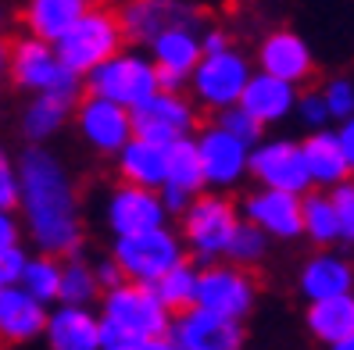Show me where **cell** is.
Segmentation results:
<instances>
[{
    "label": "cell",
    "instance_id": "obj_30",
    "mask_svg": "<svg viewBox=\"0 0 354 350\" xmlns=\"http://www.w3.org/2000/svg\"><path fill=\"white\" fill-rule=\"evenodd\" d=\"M165 186H176L190 197L204 193V172H201V157L190 139H179L172 147H165Z\"/></svg>",
    "mask_w": 354,
    "mask_h": 350
},
{
    "label": "cell",
    "instance_id": "obj_48",
    "mask_svg": "<svg viewBox=\"0 0 354 350\" xmlns=\"http://www.w3.org/2000/svg\"><path fill=\"white\" fill-rule=\"evenodd\" d=\"M8 72V43H4V36H0V75Z\"/></svg>",
    "mask_w": 354,
    "mask_h": 350
},
{
    "label": "cell",
    "instance_id": "obj_25",
    "mask_svg": "<svg viewBox=\"0 0 354 350\" xmlns=\"http://www.w3.org/2000/svg\"><path fill=\"white\" fill-rule=\"evenodd\" d=\"M86 8H90L86 0H32V4H26V11H22V22H26L32 39L54 47L57 39L82 18Z\"/></svg>",
    "mask_w": 354,
    "mask_h": 350
},
{
    "label": "cell",
    "instance_id": "obj_39",
    "mask_svg": "<svg viewBox=\"0 0 354 350\" xmlns=\"http://www.w3.org/2000/svg\"><path fill=\"white\" fill-rule=\"evenodd\" d=\"M294 115L301 118V126H308V133H322L329 126V111L322 104V93H301Z\"/></svg>",
    "mask_w": 354,
    "mask_h": 350
},
{
    "label": "cell",
    "instance_id": "obj_3",
    "mask_svg": "<svg viewBox=\"0 0 354 350\" xmlns=\"http://www.w3.org/2000/svg\"><path fill=\"white\" fill-rule=\"evenodd\" d=\"M179 222H183L179 240L186 254L207 269V264H218L225 257V246L240 225V211L225 193H201L190 200V208Z\"/></svg>",
    "mask_w": 354,
    "mask_h": 350
},
{
    "label": "cell",
    "instance_id": "obj_37",
    "mask_svg": "<svg viewBox=\"0 0 354 350\" xmlns=\"http://www.w3.org/2000/svg\"><path fill=\"white\" fill-rule=\"evenodd\" d=\"M18 197H22V186H18V164L11 161V154L0 147V211H18Z\"/></svg>",
    "mask_w": 354,
    "mask_h": 350
},
{
    "label": "cell",
    "instance_id": "obj_10",
    "mask_svg": "<svg viewBox=\"0 0 354 350\" xmlns=\"http://www.w3.org/2000/svg\"><path fill=\"white\" fill-rule=\"evenodd\" d=\"M104 322H111L126 333L140 340H154V336H169L172 315L161 307L151 286H136V282H122L118 290L100 293V315Z\"/></svg>",
    "mask_w": 354,
    "mask_h": 350
},
{
    "label": "cell",
    "instance_id": "obj_2",
    "mask_svg": "<svg viewBox=\"0 0 354 350\" xmlns=\"http://www.w3.org/2000/svg\"><path fill=\"white\" fill-rule=\"evenodd\" d=\"M122 43H126V32L118 26V11L86 8L79 22L54 43V54L65 65V72H72L75 79H86L104 61L122 54Z\"/></svg>",
    "mask_w": 354,
    "mask_h": 350
},
{
    "label": "cell",
    "instance_id": "obj_26",
    "mask_svg": "<svg viewBox=\"0 0 354 350\" xmlns=\"http://www.w3.org/2000/svg\"><path fill=\"white\" fill-rule=\"evenodd\" d=\"M115 168H118L126 186L151 190V193H158L165 186V150L151 147V143L129 139L126 147L115 154Z\"/></svg>",
    "mask_w": 354,
    "mask_h": 350
},
{
    "label": "cell",
    "instance_id": "obj_8",
    "mask_svg": "<svg viewBox=\"0 0 354 350\" xmlns=\"http://www.w3.org/2000/svg\"><path fill=\"white\" fill-rule=\"evenodd\" d=\"M258 304V282L251 272L233 269V264H207V269H197V300L194 307L201 311L225 318V322H240L254 311Z\"/></svg>",
    "mask_w": 354,
    "mask_h": 350
},
{
    "label": "cell",
    "instance_id": "obj_36",
    "mask_svg": "<svg viewBox=\"0 0 354 350\" xmlns=\"http://www.w3.org/2000/svg\"><path fill=\"white\" fill-rule=\"evenodd\" d=\"M319 93H322V104H326V111H329V121H347V118H354V82H351L347 75L329 79Z\"/></svg>",
    "mask_w": 354,
    "mask_h": 350
},
{
    "label": "cell",
    "instance_id": "obj_27",
    "mask_svg": "<svg viewBox=\"0 0 354 350\" xmlns=\"http://www.w3.org/2000/svg\"><path fill=\"white\" fill-rule=\"evenodd\" d=\"M304 325L322 347H333L354 333V293L351 297H333L322 304L304 307Z\"/></svg>",
    "mask_w": 354,
    "mask_h": 350
},
{
    "label": "cell",
    "instance_id": "obj_16",
    "mask_svg": "<svg viewBox=\"0 0 354 350\" xmlns=\"http://www.w3.org/2000/svg\"><path fill=\"white\" fill-rule=\"evenodd\" d=\"M169 340L176 343V350H243L247 333L240 322H225L201 307H190L172 318Z\"/></svg>",
    "mask_w": 354,
    "mask_h": 350
},
{
    "label": "cell",
    "instance_id": "obj_31",
    "mask_svg": "<svg viewBox=\"0 0 354 350\" xmlns=\"http://www.w3.org/2000/svg\"><path fill=\"white\" fill-rule=\"evenodd\" d=\"M151 290H154V297L161 300V307H165L172 318L183 315V311H190L194 300H197V264H194V261L176 264V269H172L169 275H161Z\"/></svg>",
    "mask_w": 354,
    "mask_h": 350
},
{
    "label": "cell",
    "instance_id": "obj_35",
    "mask_svg": "<svg viewBox=\"0 0 354 350\" xmlns=\"http://www.w3.org/2000/svg\"><path fill=\"white\" fill-rule=\"evenodd\" d=\"M215 126H218L222 133H229L233 139H240L247 150H254L258 143L265 139V129H261L258 121H254L251 115H247L243 108H229V111H222V115L215 118Z\"/></svg>",
    "mask_w": 354,
    "mask_h": 350
},
{
    "label": "cell",
    "instance_id": "obj_12",
    "mask_svg": "<svg viewBox=\"0 0 354 350\" xmlns=\"http://www.w3.org/2000/svg\"><path fill=\"white\" fill-rule=\"evenodd\" d=\"M194 147H197V157H201L204 186L212 193L236 190L240 182L247 179V157H251V150H247L240 139H233L229 133H222L215 121L204 126L194 136Z\"/></svg>",
    "mask_w": 354,
    "mask_h": 350
},
{
    "label": "cell",
    "instance_id": "obj_17",
    "mask_svg": "<svg viewBox=\"0 0 354 350\" xmlns=\"http://www.w3.org/2000/svg\"><path fill=\"white\" fill-rule=\"evenodd\" d=\"M240 218L272 240H301V197L276 190H251L240 204Z\"/></svg>",
    "mask_w": 354,
    "mask_h": 350
},
{
    "label": "cell",
    "instance_id": "obj_45",
    "mask_svg": "<svg viewBox=\"0 0 354 350\" xmlns=\"http://www.w3.org/2000/svg\"><path fill=\"white\" fill-rule=\"evenodd\" d=\"M333 136H337V143H340V154H344L347 168H351V175H354V118L340 121V126L333 129Z\"/></svg>",
    "mask_w": 354,
    "mask_h": 350
},
{
    "label": "cell",
    "instance_id": "obj_23",
    "mask_svg": "<svg viewBox=\"0 0 354 350\" xmlns=\"http://www.w3.org/2000/svg\"><path fill=\"white\" fill-rule=\"evenodd\" d=\"M47 311L39 300H32L22 286H11V290H0V340L4 343H32L44 336L47 325Z\"/></svg>",
    "mask_w": 354,
    "mask_h": 350
},
{
    "label": "cell",
    "instance_id": "obj_46",
    "mask_svg": "<svg viewBox=\"0 0 354 350\" xmlns=\"http://www.w3.org/2000/svg\"><path fill=\"white\" fill-rule=\"evenodd\" d=\"M233 43H229V36L222 32V29H207V32H201V57H212V54H222V50H229Z\"/></svg>",
    "mask_w": 354,
    "mask_h": 350
},
{
    "label": "cell",
    "instance_id": "obj_21",
    "mask_svg": "<svg viewBox=\"0 0 354 350\" xmlns=\"http://www.w3.org/2000/svg\"><path fill=\"white\" fill-rule=\"evenodd\" d=\"M97 329H100V318L93 315V307L54 304L47 311L44 340H47V350H97Z\"/></svg>",
    "mask_w": 354,
    "mask_h": 350
},
{
    "label": "cell",
    "instance_id": "obj_42",
    "mask_svg": "<svg viewBox=\"0 0 354 350\" xmlns=\"http://www.w3.org/2000/svg\"><path fill=\"white\" fill-rule=\"evenodd\" d=\"M93 279H97V286H100V293H111V290H118V286L126 282V279H122V272H118V264H115L108 254L93 261Z\"/></svg>",
    "mask_w": 354,
    "mask_h": 350
},
{
    "label": "cell",
    "instance_id": "obj_47",
    "mask_svg": "<svg viewBox=\"0 0 354 350\" xmlns=\"http://www.w3.org/2000/svg\"><path fill=\"white\" fill-rule=\"evenodd\" d=\"M140 350H176V343L169 336H154V340H143Z\"/></svg>",
    "mask_w": 354,
    "mask_h": 350
},
{
    "label": "cell",
    "instance_id": "obj_1",
    "mask_svg": "<svg viewBox=\"0 0 354 350\" xmlns=\"http://www.w3.org/2000/svg\"><path fill=\"white\" fill-rule=\"evenodd\" d=\"M18 211L26 215L29 240L39 254L47 257H75L82 246V218H79V197L75 182L54 150L47 147H26L18 154Z\"/></svg>",
    "mask_w": 354,
    "mask_h": 350
},
{
    "label": "cell",
    "instance_id": "obj_14",
    "mask_svg": "<svg viewBox=\"0 0 354 350\" xmlns=\"http://www.w3.org/2000/svg\"><path fill=\"white\" fill-rule=\"evenodd\" d=\"M72 121H75L82 143H86L90 150H97V154H108V157H115L133 139L129 111L115 108V104H108V100H100V97H86V93H82L75 100Z\"/></svg>",
    "mask_w": 354,
    "mask_h": 350
},
{
    "label": "cell",
    "instance_id": "obj_24",
    "mask_svg": "<svg viewBox=\"0 0 354 350\" xmlns=\"http://www.w3.org/2000/svg\"><path fill=\"white\" fill-rule=\"evenodd\" d=\"M301 157H304V168H308V179H311V190H337L340 182L351 179V168L340 154V143L333 136V129H322V133H308L301 139Z\"/></svg>",
    "mask_w": 354,
    "mask_h": 350
},
{
    "label": "cell",
    "instance_id": "obj_44",
    "mask_svg": "<svg viewBox=\"0 0 354 350\" xmlns=\"http://www.w3.org/2000/svg\"><path fill=\"white\" fill-rule=\"evenodd\" d=\"M8 246H22V222L11 211H0V251Z\"/></svg>",
    "mask_w": 354,
    "mask_h": 350
},
{
    "label": "cell",
    "instance_id": "obj_50",
    "mask_svg": "<svg viewBox=\"0 0 354 350\" xmlns=\"http://www.w3.org/2000/svg\"><path fill=\"white\" fill-rule=\"evenodd\" d=\"M4 26H8V8H0V32H4Z\"/></svg>",
    "mask_w": 354,
    "mask_h": 350
},
{
    "label": "cell",
    "instance_id": "obj_32",
    "mask_svg": "<svg viewBox=\"0 0 354 350\" xmlns=\"http://www.w3.org/2000/svg\"><path fill=\"white\" fill-rule=\"evenodd\" d=\"M18 286H22V290L32 300H39L44 307L57 304V297H61V261L57 257H47V254H32L26 261Z\"/></svg>",
    "mask_w": 354,
    "mask_h": 350
},
{
    "label": "cell",
    "instance_id": "obj_49",
    "mask_svg": "<svg viewBox=\"0 0 354 350\" xmlns=\"http://www.w3.org/2000/svg\"><path fill=\"white\" fill-rule=\"evenodd\" d=\"M326 350H354V333H351L347 340H340V343H333V347H326Z\"/></svg>",
    "mask_w": 354,
    "mask_h": 350
},
{
    "label": "cell",
    "instance_id": "obj_4",
    "mask_svg": "<svg viewBox=\"0 0 354 350\" xmlns=\"http://www.w3.org/2000/svg\"><path fill=\"white\" fill-rule=\"evenodd\" d=\"M8 75L18 90L32 97H65V100L82 97V79L65 72L54 47L39 43L32 36H22L8 47Z\"/></svg>",
    "mask_w": 354,
    "mask_h": 350
},
{
    "label": "cell",
    "instance_id": "obj_34",
    "mask_svg": "<svg viewBox=\"0 0 354 350\" xmlns=\"http://www.w3.org/2000/svg\"><path fill=\"white\" fill-rule=\"evenodd\" d=\"M265 254H268V236L258 233L254 225H247L240 218L233 240H229V246H225V264H233V269H243L247 272V269H254V264H261Z\"/></svg>",
    "mask_w": 354,
    "mask_h": 350
},
{
    "label": "cell",
    "instance_id": "obj_18",
    "mask_svg": "<svg viewBox=\"0 0 354 350\" xmlns=\"http://www.w3.org/2000/svg\"><path fill=\"white\" fill-rule=\"evenodd\" d=\"M297 290L308 304L354 293V264L337 251H315L297 272Z\"/></svg>",
    "mask_w": 354,
    "mask_h": 350
},
{
    "label": "cell",
    "instance_id": "obj_29",
    "mask_svg": "<svg viewBox=\"0 0 354 350\" xmlns=\"http://www.w3.org/2000/svg\"><path fill=\"white\" fill-rule=\"evenodd\" d=\"M301 236H308L319 251H333V243H340V222L329 193L308 190L301 197Z\"/></svg>",
    "mask_w": 354,
    "mask_h": 350
},
{
    "label": "cell",
    "instance_id": "obj_22",
    "mask_svg": "<svg viewBox=\"0 0 354 350\" xmlns=\"http://www.w3.org/2000/svg\"><path fill=\"white\" fill-rule=\"evenodd\" d=\"M147 57H151V65L158 72H172V75L190 82L194 68L201 65V32L190 29V26L161 29L147 43Z\"/></svg>",
    "mask_w": 354,
    "mask_h": 350
},
{
    "label": "cell",
    "instance_id": "obj_13",
    "mask_svg": "<svg viewBox=\"0 0 354 350\" xmlns=\"http://www.w3.org/2000/svg\"><path fill=\"white\" fill-rule=\"evenodd\" d=\"M104 225H108V233L115 240H126V236L165 229V225H169V215H165L158 193L118 182V186L108 193V200H104Z\"/></svg>",
    "mask_w": 354,
    "mask_h": 350
},
{
    "label": "cell",
    "instance_id": "obj_43",
    "mask_svg": "<svg viewBox=\"0 0 354 350\" xmlns=\"http://www.w3.org/2000/svg\"><path fill=\"white\" fill-rule=\"evenodd\" d=\"M158 197H161V208H165V215H169V218H183L186 208H190V200H194L190 193H183L176 186H161Z\"/></svg>",
    "mask_w": 354,
    "mask_h": 350
},
{
    "label": "cell",
    "instance_id": "obj_20",
    "mask_svg": "<svg viewBox=\"0 0 354 350\" xmlns=\"http://www.w3.org/2000/svg\"><path fill=\"white\" fill-rule=\"evenodd\" d=\"M297 97H301L297 86H290V82H279V79H272V75L254 72L236 108H243V111L265 129V126H276V121H286L290 115H294Z\"/></svg>",
    "mask_w": 354,
    "mask_h": 350
},
{
    "label": "cell",
    "instance_id": "obj_19",
    "mask_svg": "<svg viewBox=\"0 0 354 350\" xmlns=\"http://www.w3.org/2000/svg\"><path fill=\"white\" fill-rule=\"evenodd\" d=\"M118 26L126 39L136 43H151V39L169 29V26H190L197 29V11L186 4H172V0H133L118 11Z\"/></svg>",
    "mask_w": 354,
    "mask_h": 350
},
{
    "label": "cell",
    "instance_id": "obj_28",
    "mask_svg": "<svg viewBox=\"0 0 354 350\" xmlns=\"http://www.w3.org/2000/svg\"><path fill=\"white\" fill-rule=\"evenodd\" d=\"M75 111V100L65 97H32L22 111V136L29 139V147H44L50 136H57L68 126V118Z\"/></svg>",
    "mask_w": 354,
    "mask_h": 350
},
{
    "label": "cell",
    "instance_id": "obj_40",
    "mask_svg": "<svg viewBox=\"0 0 354 350\" xmlns=\"http://www.w3.org/2000/svg\"><path fill=\"white\" fill-rule=\"evenodd\" d=\"M140 336L126 333V329H118L111 322L100 318V329H97V350H140Z\"/></svg>",
    "mask_w": 354,
    "mask_h": 350
},
{
    "label": "cell",
    "instance_id": "obj_15",
    "mask_svg": "<svg viewBox=\"0 0 354 350\" xmlns=\"http://www.w3.org/2000/svg\"><path fill=\"white\" fill-rule=\"evenodd\" d=\"M254 72L272 75L290 86H301L315 75V54H311L308 39L294 29H272L258 43V65Z\"/></svg>",
    "mask_w": 354,
    "mask_h": 350
},
{
    "label": "cell",
    "instance_id": "obj_11",
    "mask_svg": "<svg viewBox=\"0 0 354 350\" xmlns=\"http://www.w3.org/2000/svg\"><path fill=\"white\" fill-rule=\"evenodd\" d=\"M247 175L258 182V190H276V193H294L304 197L311 190V179L301 157V143L297 139H261L247 157Z\"/></svg>",
    "mask_w": 354,
    "mask_h": 350
},
{
    "label": "cell",
    "instance_id": "obj_9",
    "mask_svg": "<svg viewBox=\"0 0 354 350\" xmlns=\"http://www.w3.org/2000/svg\"><path fill=\"white\" fill-rule=\"evenodd\" d=\"M133 139L151 147H172L179 139H190L197 129V108L186 93H154L140 108L129 111Z\"/></svg>",
    "mask_w": 354,
    "mask_h": 350
},
{
    "label": "cell",
    "instance_id": "obj_5",
    "mask_svg": "<svg viewBox=\"0 0 354 350\" xmlns=\"http://www.w3.org/2000/svg\"><path fill=\"white\" fill-rule=\"evenodd\" d=\"M82 93L86 97H100L115 108H140L143 100H151L158 93V75L147 54L136 50H122L111 61H104L100 68H93L82 79Z\"/></svg>",
    "mask_w": 354,
    "mask_h": 350
},
{
    "label": "cell",
    "instance_id": "obj_41",
    "mask_svg": "<svg viewBox=\"0 0 354 350\" xmlns=\"http://www.w3.org/2000/svg\"><path fill=\"white\" fill-rule=\"evenodd\" d=\"M26 261H29L26 246H8V251H0V290H11V286H18Z\"/></svg>",
    "mask_w": 354,
    "mask_h": 350
},
{
    "label": "cell",
    "instance_id": "obj_51",
    "mask_svg": "<svg viewBox=\"0 0 354 350\" xmlns=\"http://www.w3.org/2000/svg\"><path fill=\"white\" fill-rule=\"evenodd\" d=\"M347 243H351V246H354V236H351V240H347Z\"/></svg>",
    "mask_w": 354,
    "mask_h": 350
},
{
    "label": "cell",
    "instance_id": "obj_6",
    "mask_svg": "<svg viewBox=\"0 0 354 350\" xmlns=\"http://www.w3.org/2000/svg\"><path fill=\"white\" fill-rule=\"evenodd\" d=\"M108 257L118 264V272L126 282L154 286L161 275H169L176 264L186 261V246H183L179 233H172L169 225H165V229H154V233L115 240Z\"/></svg>",
    "mask_w": 354,
    "mask_h": 350
},
{
    "label": "cell",
    "instance_id": "obj_33",
    "mask_svg": "<svg viewBox=\"0 0 354 350\" xmlns=\"http://www.w3.org/2000/svg\"><path fill=\"white\" fill-rule=\"evenodd\" d=\"M93 300H100V286L93 279V264L82 261L79 254L61 261V297L57 304L68 307H93Z\"/></svg>",
    "mask_w": 354,
    "mask_h": 350
},
{
    "label": "cell",
    "instance_id": "obj_38",
    "mask_svg": "<svg viewBox=\"0 0 354 350\" xmlns=\"http://www.w3.org/2000/svg\"><path fill=\"white\" fill-rule=\"evenodd\" d=\"M329 200H333V211H337V222H340V240L347 243L354 236V179L340 182L337 190H329Z\"/></svg>",
    "mask_w": 354,
    "mask_h": 350
},
{
    "label": "cell",
    "instance_id": "obj_7",
    "mask_svg": "<svg viewBox=\"0 0 354 350\" xmlns=\"http://www.w3.org/2000/svg\"><path fill=\"white\" fill-rule=\"evenodd\" d=\"M254 75V65H251V57H247L243 50L236 47H229L222 54H212V57H201V65L194 68L190 75V100H194V108H207V111H229V108H236L240 104V97L247 90V82H251Z\"/></svg>",
    "mask_w": 354,
    "mask_h": 350
}]
</instances>
